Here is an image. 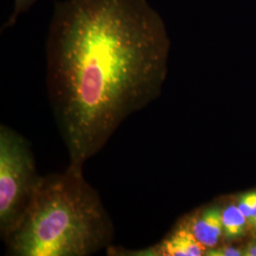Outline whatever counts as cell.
Instances as JSON below:
<instances>
[{
  "mask_svg": "<svg viewBox=\"0 0 256 256\" xmlns=\"http://www.w3.org/2000/svg\"><path fill=\"white\" fill-rule=\"evenodd\" d=\"M205 256H243V250L236 248L234 247H223L214 248L207 250Z\"/></svg>",
  "mask_w": 256,
  "mask_h": 256,
  "instance_id": "obj_8",
  "label": "cell"
},
{
  "mask_svg": "<svg viewBox=\"0 0 256 256\" xmlns=\"http://www.w3.org/2000/svg\"><path fill=\"white\" fill-rule=\"evenodd\" d=\"M221 216L225 239L232 241L245 236L250 224L236 203H230L222 208Z\"/></svg>",
  "mask_w": 256,
  "mask_h": 256,
  "instance_id": "obj_6",
  "label": "cell"
},
{
  "mask_svg": "<svg viewBox=\"0 0 256 256\" xmlns=\"http://www.w3.org/2000/svg\"><path fill=\"white\" fill-rule=\"evenodd\" d=\"M222 208L209 206L196 210L180 223L192 232V236L207 250L220 246L224 238L221 216Z\"/></svg>",
  "mask_w": 256,
  "mask_h": 256,
  "instance_id": "obj_5",
  "label": "cell"
},
{
  "mask_svg": "<svg viewBox=\"0 0 256 256\" xmlns=\"http://www.w3.org/2000/svg\"><path fill=\"white\" fill-rule=\"evenodd\" d=\"M41 176L27 140L14 129L0 126V234L7 238L24 216Z\"/></svg>",
  "mask_w": 256,
  "mask_h": 256,
  "instance_id": "obj_3",
  "label": "cell"
},
{
  "mask_svg": "<svg viewBox=\"0 0 256 256\" xmlns=\"http://www.w3.org/2000/svg\"><path fill=\"white\" fill-rule=\"evenodd\" d=\"M242 198L247 202L252 209V220L250 227H254L256 223V191L245 192L241 194Z\"/></svg>",
  "mask_w": 256,
  "mask_h": 256,
  "instance_id": "obj_9",
  "label": "cell"
},
{
  "mask_svg": "<svg viewBox=\"0 0 256 256\" xmlns=\"http://www.w3.org/2000/svg\"><path fill=\"white\" fill-rule=\"evenodd\" d=\"M252 228H254V229L256 230V225H254V227H252Z\"/></svg>",
  "mask_w": 256,
  "mask_h": 256,
  "instance_id": "obj_10",
  "label": "cell"
},
{
  "mask_svg": "<svg viewBox=\"0 0 256 256\" xmlns=\"http://www.w3.org/2000/svg\"><path fill=\"white\" fill-rule=\"evenodd\" d=\"M106 252L108 256H202L206 254L207 248L202 246L189 230L180 223L164 239L151 247L128 250L110 246Z\"/></svg>",
  "mask_w": 256,
  "mask_h": 256,
  "instance_id": "obj_4",
  "label": "cell"
},
{
  "mask_svg": "<svg viewBox=\"0 0 256 256\" xmlns=\"http://www.w3.org/2000/svg\"><path fill=\"white\" fill-rule=\"evenodd\" d=\"M38 0H14V9L12 14H10L9 18L4 23V25L1 28V30H6L8 28L14 27L18 20L19 16L28 12L30 8L36 4Z\"/></svg>",
  "mask_w": 256,
  "mask_h": 256,
  "instance_id": "obj_7",
  "label": "cell"
},
{
  "mask_svg": "<svg viewBox=\"0 0 256 256\" xmlns=\"http://www.w3.org/2000/svg\"><path fill=\"white\" fill-rule=\"evenodd\" d=\"M114 228L82 168L42 176L32 202L4 242L12 256H90L111 246Z\"/></svg>",
  "mask_w": 256,
  "mask_h": 256,
  "instance_id": "obj_2",
  "label": "cell"
},
{
  "mask_svg": "<svg viewBox=\"0 0 256 256\" xmlns=\"http://www.w3.org/2000/svg\"><path fill=\"white\" fill-rule=\"evenodd\" d=\"M169 48L164 20L147 0L55 2L46 88L68 165L82 168L158 97Z\"/></svg>",
  "mask_w": 256,
  "mask_h": 256,
  "instance_id": "obj_1",
  "label": "cell"
}]
</instances>
